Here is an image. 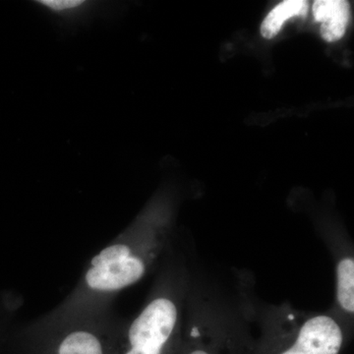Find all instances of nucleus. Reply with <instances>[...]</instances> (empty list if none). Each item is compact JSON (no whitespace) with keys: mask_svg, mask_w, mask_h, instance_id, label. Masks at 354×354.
Wrapping results in <instances>:
<instances>
[{"mask_svg":"<svg viewBox=\"0 0 354 354\" xmlns=\"http://www.w3.org/2000/svg\"><path fill=\"white\" fill-rule=\"evenodd\" d=\"M342 342L344 335L335 319L314 316L301 326L295 344L281 354H339Z\"/></svg>","mask_w":354,"mask_h":354,"instance_id":"20e7f679","label":"nucleus"},{"mask_svg":"<svg viewBox=\"0 0 354 354\" xmlns=\"http://www.w3.org/2000/svg\"><path fill=\"white\" fill-rule=\"evenodd\" d=\"M178 322L176 300L158 295L132 322L120 326L111 354H171Z\"/></svg>","mask_w":354,"mask_h":354,"instance_id":"7ed1b4c3","label":"nucleus"},{"mask_svg":"<svg viewBox=\"0 0 354 354\" xmlns=\"http://www.w3.org/2000/svg\"><path fill=\"white\" fill-rule=\"evenodd\" d=\"M120 326L111 313L55 323L38 319L19 337L27 354H111Z\"/></svg>","mask_w":354,"mask_h":354,"instance_id":"f03ea898","label":"nucleus"},{"mask_svg":"<svg viewBox=\"0 0 354 354\" xmlns=\"http://www.w3.org/2000/svg\"><path fill=\"white\" fill-rule=\"evenodd\" d=\"M337 299L348 313L354 312V260L346 257L337 266Z\"/></svg>","mask_w":354,"mask_h":354,"instance_id":"0eeeda50","label":"nucleus"},{"mask_svg":"<svg viewBox=\"0 0 354 354\" xmlns=\"http://www.w3.org/2000/svg\"><path fill=\"white\" fill-rule=\"evenodd\" d=\"M314 18L321 25V36L333 43L339 41L346 31L349 22V4L344 0H317L314 2Z\"/></svg>","mask_w":354,"mask_h":354,"instance_id":"39448f33","label":"nucleus"},{"mask_svg":"<svg viewBox=\"0 0 354 354\" xmlns=\"http://www.w3.org/2000/svg\"><path fill=\"white\" fill-rule=\"evenodd\" d=\"M160 216H140L91 260L75 288L39 318L55 323L109 313L114 297L138 283L160 252L164 237Z\"/></svg>","mask_w":354,"mask_h":354,"instance_id":"f257e3e1","label":"nucleus"},{"mask_svg":"<svg viewBox=\"0 0 354 354\" xmlns=\"http://www.w3.org/2000/svg\"><path fill=\"white\" fill-rule=\"evenodd\" d=\"M308 12V3L304 0H286L278 4L268 14L261 26V34L265 39H274L281 31L286 20L295 16L304 17Z\"/></svg>","mask_w":354,"mask_h":354,"instance_id":"423d86ee","label":"nucleus"},{"mask_svg":"<svg viewBox=\"0 0 354 354\" xmlns=\"http://www.w3.org/2000/svg\"><path fill=\"white\" fill-rule=\"evenodd\" d=\"M37 3H39L48 12L64 19L79 17L90 7L88 2L80 0H41Z\"/></svg>","mask_w":354,"mask_h":354,"instance_id":"6e6552de","label":"nucleus"},{"mask_svg":"<svg viewBox=\"0 0 354 354\" xmlns=\"http://www.w3.org/2000/svg\"><path fill=\"white\" fill-rule=\"evenodd\" d=\"M188 354H211L208 351H204V349H193Z\"/></svg>","mask_w":354,"mask_h":354,"instance_id":"1a4fd4ad","label":"nucleus"}]
</instances>
